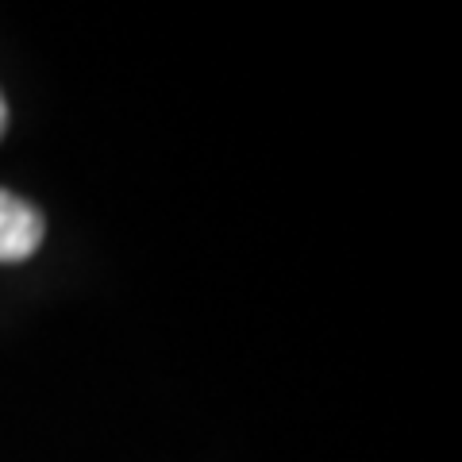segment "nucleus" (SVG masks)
<instances>
[{
    "label": "nucleus",
    "instance_id": "f257e3e1",
    "mask_svg": "<svg viewBox=\"0 0 462 462\" xmlns=\"http://www.w3.org/2000/svg\"><path fill=\"white\" fill-rule=\"evenodd\" d=\"M42 216L23 197L0 189V263H23L42 243Z\"/></svg>",
    "mask_w": 462,
    "mask_h": 462
},
{
    "label": "nucleus",
    "instance_id": "f03ea898",
    "mask_svg": "<svg viewBox=\"0 0 462 462\" xmlns=\"http://www.w3.org/2000/svg\"><path fill=\"white\" fill-rule=\"evenodd\" d=\"M5 127H8V100L0 93V135H5Z\"/></svg>",
    "mask_w": 462,
    "mask_h": 462
}]
</instances>
